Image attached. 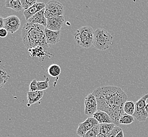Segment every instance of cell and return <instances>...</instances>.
<instances>
[{
	"label": "cell",
	"instance_id": "cell-2",
	"mask_svg": "<svg viewBox=\"0 0 148 137\" xmlns=\"http://www.w3.org/2000/svg\"><path fill=\"white\" fill-rule=\"evenodd\" d=\"M45 27L38 24L26 23L22 29V39L24 45L27 50L31 48L40 46L46 51L50 47L47 42Z\"/></svg>",
	"mask_w": 148,
	"mask_h": 137
},
{
	"label": "cell",
	"instance_id": "cell-25",
	"mask_svg": "<svg viewBox=\"0 0 148 137\" xmlns=\"http://www.w3.org/2000/svg\"><path fill=\"white\" fill-rule=\"evenodd\" d=\"M37 2V0H21V4L23 9L25 10L29 9L34 5Z\"/></svg>",
	"mask_w": 148,
	"mask_h": 137
},
{
	"label": "cell",
	"instance_id": "cell-30",
	"mask_svg": "<svg viewBox=\"0 0 148 137\" xmlns=\"http://www.w3.org/2000/svg\"><path fill=\"white\" fill-rule=\"evenodd\" d=\"M116 137H124V134L122 130L120 131L118 134L116 135Z\"/></svg>",
	"mask_w": 148,
	"mask_h": 137
},
{
	"label": "cell",
	"instance_id": "cell-3",
	"mask_svg": "<svg viewBox=\"0 0 148 137\" xmlns=\"http://www.w3.org/2000/svg\"><path fill=\"white\" fill-rule=\"evenodd\" d=\"M113 36L107 30L98 29L95 31L93 45L98 50L105 51L112 45Z\"/></svg>",
	"mask_w": 148,
	"mask_h": 137
},
{
	"label": "cell",
	"instance_id": "cell-15",
	"mask_svg": "<svg viewBox=\"0 0 148 137\" xmlns=\"http://www.w3.org/2000/svg\"><path fill=\"white\" fill-rule=\"evenodd\" d=\"M93 117L98 121L99 124L113 123L112 120L111 119L109 115L102 111H97L93 115Z\"/></svg>",
	"mask_w": 148,
	"mask_h": 137
},
{
	"label": "cell",
	"instance_id": "cell-19",
	"mask_svg": "<svg viewBox=\"0 0 148 137\" xmlns=\"http://www.w3.org/2000/svg\"><path fill=\"white\" fill-rule=\"evenodd\" d=\"M61 68L58 64H52L47 69L48 74L52 77H58L61 74Z\"/></svg>",
	"mask_w": 148,
	"mask_h": 137
},
{
	"label": "cell",
	"instance_id": "cell-14",
	"mask_svg": "<svg viewBox=\"0 0 148 137\" xmlns=\"http://www.w3.org/2000/svg\"><path fill=\"white\" fill-rule=\"evenodd\" d=\"M44 95L43 91H29L27 93V97L28 104L27 107H30L32 104L38 102L41 99Z\"/></svg>",
	"mask_w": 148,
	"mask_h": 137
},
{
	"label": "cell",
	"instance_id": "cell-31",
	"mask_svg": "<svg viewBox=\"0 0 148 137\" xmlns=\"http://www.w3.org/2000/svg\"><path fill=\"white\" fill-rule=\"evenodd\" d=\"M145 112H146L147 115V116L148 117V103L147 104L146 107H145Z\"/></svg>",
	"mask_w": 148,
	"mask_h": 137
},
{
	"label": "cell",
	"instance_id": "cell-24",
	"mask_svg": "<svg viewBox=\"0 0 148 137\" xmlns=\"http://www.w3.org/2000/svg\"><path fill=\"white\" fill-rule=\"evenodd\" d=\"M50 78L47 77L45 80L43 81H38V91H44L49 88Z\"/></svg>",
	"mask_w": 148,
	"mask_h": 137
},
{
	"label": "cell",
	"instance_id": "cell-7",
	"mask_svg": "<svg viewBox=\"0 0 148 137\" xmlns=\"http://www.w3.org/2000/svg\"><path fill=\"white\" fill-rule=\"evenodd\" d=\"M84 114L88 116H93L94 113L98 110L97 100L93 93L87 95L84 101Z\"/></svg>",
	"mask_w": 148,
	"mask_h": 137
},
{
	"label": "cell",
	"instance_id": "cell-27",
	"mask_svg": "<svg viewBox=\"0 0 148 137\" xmlns=\"http://www.w3.org/2000/svg\"><path fill=\"white\" fill-rule=\"evenodd\" d=\"M38 91V81L36 79H33L31 82L29 86V91Z\"/></svg>",
	"mask_w": 148,
	"mask_h": 137
},
{
	"label": "cell",
	"instance_id": "cell-20",
	"mask_svg": "<svg viewBox=\"0 0 148 137\" xmlns=\"http://www.w3.org/2000/svg\"><path fill=\"white\" fill-rule=\"evenodd\" d=\"M135 104L136 102L132 101H127L125 102L123 106V110L125 113L133 116L135 111Z\"/></svg>",
	"mask_w": 148,
	"mask_h": 137
},
{
	"label": "cell",
	"instance_id": "cell-11",
	"mask_svg": "<svg viewBox=\"0 0 148 137\" xmlns=\"http://www.w3.org/2000/svg\"><path fill=\"white\" fill-rule=\"evenodd\" d=\"M45 9H42L40 12L33 15L27 20V23L31 24H38L46 27L47 25V19L45 17Z\"/></svg>",
	"mask_w": 148,
	"mask_h": 137
},
{
	"label": "cell",
	"instance_id": "cell-16",
	"mask_svg": "<svg viewBox=\"0 0 148 137\" xmlns=\"http://www.w3.org/2000/svg\"><path fill=\"white\" fill-rule=\"evenodd\" d=\"M28 51L30 53V56L32 58L38 57L40 59H44L45 56H47L50 58V55H47V51L45 50L44 48L40 46H38L36 47L31 48L28 50Z\"/></svg>",
	"mask_w": 148,
	"mask_h": 137
},
{
	"label": "cell",
	"instance_id": "cell-18",
	"mask_svg": "<svg viewBox=\"0 0 148 137\" xmlns=\"http://www.w3.org/2000/svg\"><path fill=\"white\" fill-rule=\"evenodd\" d=\"M5 6L17 12H21L23 9L21 0H6Z\"/></svg>",
	"mask_w": 148,
	"mask_h": 137
},
{
	"label": "cell",
	"instance_id": "cell-29",
	"mask_svg": "<svg viewBox=\"0 0 148 137\" xmlns=\"http://www.w3.org/2000/svg\"><path fill=\"white\" fill-rule=\"evenodd\" d=\"M4 18L0 16V29L4 28Z\"/></svg>",
	"mask_w": 148,
	"mask_h": 137
},
{
	"label": "cell",
	"instance_id": "cell-10",
	"mask_svg": "<svg viewBox=\"0 0 148 137\" xmlns=\"http://www.w3.org/2000/svg\"><path fill=\"white\" fill-rule=\"evenodd\" d=\"M64 23L63 15L54 16L47 18V25L46 28L54 31H60Z\"/></svg>",
	"mask_w": 148,
	"mask_h": 137
},
{
	"label": "cell",
	"instance_id": "cell-28",
	"mask_svg": "<svg viewBox=\"0 0 148 137\" xmlns=\"http://www.w3.org/2000/svg\"><path fill=\"white\" fill-rule=\"evenodd\" d=\"M8 31L4 27L0 29V37L1 38H5L8 36Z\"/></svg>",
	"mask_w": 148,
	"mask_h": 137
},
{
	"label": "cell",
	"instance_id": "cell-9",
	"mask_svg": "<svg viewBox=\"0 0 148 137\" xmlns=\"http://www.w3.org/2000/svg\"><path fill=\"white\" fill-rule=\"evenodd\" d=\"M99 123L98 121L93 117H89L83 122L79 124V127L77 131V134L80 137H83L86 133L93 128Z\"/></svg>",
	"mask_w": 148,
	"mask_h": 137
},
{
	"label": "cell",
	"instance_id": "cell-21",
	"mask_svg": "<svg viewBox=\"0 0 148 137\" xmlns=\"http://www.w3.org/2000/svg\"><path fill=\"white\" fill-rule=\"evenodd\" d=\"M134 121V117L132 116L129 115L126 113L123 114L119 119V125H130Z\"/></svg>",
	"mask_w": 148,
	"mask_h": 137
},
{
	"label": "cell",
	"instance_id": "cell-4",
	"mask_svg": "<svg viewBox=\"0 0 148 137\" xmlns=\"http://www.w3.org/2000/svg\"><path fill=\"white\" fill-rule=\"evenodd\" d=\"M94 32L91 27L84 26L80 27L74 33L75 42L81 48H90L93 45Z\"/></svg>",
	"mask_w": 148,
	"mask_h": 137
},
{
	"label": "cell",
	"instance_id": "cell-22",
	"mask_svg": "<svg viewBox=\"0 0 148 137\" xmlns=\"http://www.w3.org/2000/svg\"><path fill=\"white\" fill-rule=\"evenodd\" d=\"M10 77L6 71L0 70V90L2 89Z\"/></svg>",
	"mask_w": 148,
	"mask_h": 137
},
{
	"label": "cell",
	"instance_id": "cell-23",
	"mask_svg": "<svg viewBox=\"0 0 148 137\" xmlns=\"http://www.w3.org/2000/svg\"><path fill=\"white\" fill-rule=\"evenodd\" d=\"M100 129V124L95 126L90 130L88 131L86 134L83 136V137H98Z\"/></svg>",
	"mask_w": 148,
	"mask_h": 137
},
{
	"label": "cell",
	"instance_id": "cell-17",
	"mask_svg": "<svg viewBox=\"0 0 148 137\" xmlns=\"http://www.w3.org/2000/svg\"><path fill=\"white\" fill-rule=\"evenodd\" d=\"M116 125L113 123L100 124L99 133L98 137H107V136Z\"/></svg>",
	"mask_w": 148,
	"mask_h": 137
},
{
	"label": "cell",
	"instance_id": "cell-12",
	"mask_svg": "<svg viewBox=\"0 0 148 137\" xmlns=\"http://www.w3.org/2000/svg\"><path fill=\"white\" fill-rule=\"evenodd\" d=\"M46 4L43 2H36V3L31 6L29 9L24 10L23 14L24 17L27 21L36 14L37 13L40 12L42 9H45Z\"/></svg>",
	"mask_w": 148,
	"mask_h": 137
},
{
	"label": "cell",
	"instance_id": "cell-1",
	"mask_svg": "<svg viewBox=\"0 0 148 137\" xmlns=\"http://www.w3.org/2000/svg\"><path fill=\"white\" fill-rule=\"evenodd\" d=\"M92 93L97 100L98 110L106 112L113 123L119 125L120 118L125 113L123 106L128 99L125 91L117 86H104L97 88Z\"/></svg>",
	"mask_w": 148,
	"mask_h": 137
},
{
	"label": "cell",
	"instance_id": "cell-5",
	"mask_svg": "<svg viewBox=\"0 0 148 137\" xmlns=\"http://www.w3.org/2000/svg\"><path fill=\"white\" fill-rule=\"evenodd\" d=\"M64 9L62 3L55 0H51L45 7V17L47 18L64 15Z\"/></svg>",
	"mask_w": 148,
	"mask_h": 137
},
{
	"label": "cell",
	"instance_id": "cell-8",
	"mask_svg": "<svg viewBox=\"0 0 148 137\" xmlns=\"http://www.w3.org/2000/svg\"><path fill=\"white\" fill-rule=\"evenodd\" d=\"M21 26V21L16 15H11L4 18V28L9 33L13 34L18 31Z\"/></svg>",
	"mask_w": 148,
	"mask_h": 137
},
{
	"label": "cell",
	"instance_id": "cell-13",
	"mask_svg": "<svg viewBox=\"0 0 148 137\" xmlns=\"http://www.w3.org/2000/svg\"><path fill=\"white\" fill-rule=\"evenodd\" d=\"M45 34L47 44L54 45L59 42L61 36L60 31H54L45 28Z\"/></svg>",
	"mask_w": 148,
	"mask_h": 137
},
{
	"label": "cell",
	"instance_id": "cell-26",
	"mask_svg": "<svg viewBox=\"0 0 148 137\" xmlns=\"http://www.w3.org/2000/svg\"><path fill=\"white\" fill-rule=\"evenodd\" d=\"M121 130L122 129L121 128H120L117 125H116L107 136V137H116V135L118 134Z\"/></svg>",
	"mask_w": 148,
	"mask_h": 137
},
{
	"label": "cell",
	"instance_id": "cell-6",
	"mask_svg": "<svg viewBox=\"0 0 148 137\" xmlns=\"http://www.w3.org/2000/svg\"><path fill=\"white\" fill-rule=\"evenodd\" d=\"M147 99H148V93L143 95L136 102L135 111L132 116L140 122L145 121L148 118L145 112Z\"/></svg>",
	"mask_w": 148,
	"mask_h": 137
}]
</instances>
